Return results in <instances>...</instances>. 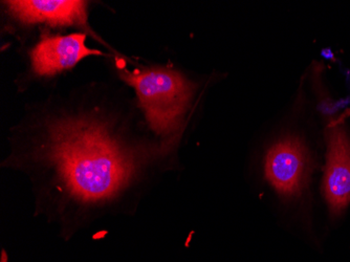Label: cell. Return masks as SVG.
Masks as SVG:
<instances>
[{
  "label": "cell",
  "instance_id": "obj_1",
  "mask_svg": "<svg viewBox=\"0 0 350 262\" xmlns=\"http://www.w3.org/2000/svg\"><path fill=\"white\" fill-rule=\"evenodd\" d=\"M97 112L45 117L12 155V165L41 173L56 215L87 216L117 203L175 146V135L162 144L131 140Z\"/></svg>",
  "mask_w": 350,
  "mask_h": 262
},
{
  "label": "cell",
  "instance_id": "obj_2",
  "mask_svg": "<svg viewBox=\"0 0 350 262\" xmlns=\"http://www.w3.org/2000/svg\"><path fill=\"white\" fill-rule=\"evenodd\" d=\"M123 78L135 89L152 130L160 135L177 130L193 93L191 82L182 74L163 68L125 73Z\"/></svg>",
  "mask_w": 350,
  "mask_h": 262
},
{
  "label": "cell",
  "instance_id": "obj_3",
  "mask_svg": "<svg viewBox=\"0 0 350 262\" xmlns=\"http://www.w3.org/2000/svg\"><path fill=\"white\" fill-rule=\"evenodd\" d=\"M312 169L309 151L297 136L278 140L266 152L264 174L266 180L284 199L299 197L308 185Z\"/></svg>",
  "mask_w": 350,
  "mask_h": 262
},
{
  "label": "cell",
  "instance_id": "obj_4",
  "mask_svg": "<svg viewBox=\"0 0 350 262\" xmlns=\"http://www.w3.org/2000/svg\"><path fill=\"white\" fill-rule=\"evenodd\" d=\"M326 165L322 191L331 217L343 214L350 203V137L343 125L326 131Z\"/></svg>",
  "mask_w": 350,
  "mask_h": 262
},
{
  "label": "cell",
  "instance_id": "obj_5",
  "mask_svg": "<svg viewBox=\"0 0 350 262\" xmlns=\"http://www.w3.org/2000/svg\"><path fill=\"white\" fill-rule=\"evenodd\" d=\"M84 34L44 37L31 53L34 73L38 76H53L73 67L88 56L102 55L100 50L88 48Z\"/></svg>",
  "mask_w": 350,
  "mask_h": 262
},
{
  "label": "cell",
  "instance_id": "obj_6",
  "mask_svg": "<svg viewBox=\"0 0 350 262\" xmlns=\"http://www.w3.org/2000/svg\"><path fill=\"white\" fill-rule=\"evenodd\" d=\"M8 14L23 24L44 23L51 26H84L87 4L77 0H15L4 2Z\"/></svg>",
  "mask_w": 350,
  "mask_h": 262
},
{
  "label": "cell",
  "instance_id": "obj_7",
  "mask_svg": "<svg viewBox=\"0 0 350 262\" xmlns=\"http://www.w3.org/2000/svg\"><path fill=\"white\" fill-rule=\"evenodd\" d=\"M8 261V257L7 254L5 253L4 250H1V255H0V262H7Z\"/></svg>",
  "mask_w": 350,
  "mask_h": 262
}]
</instances>
